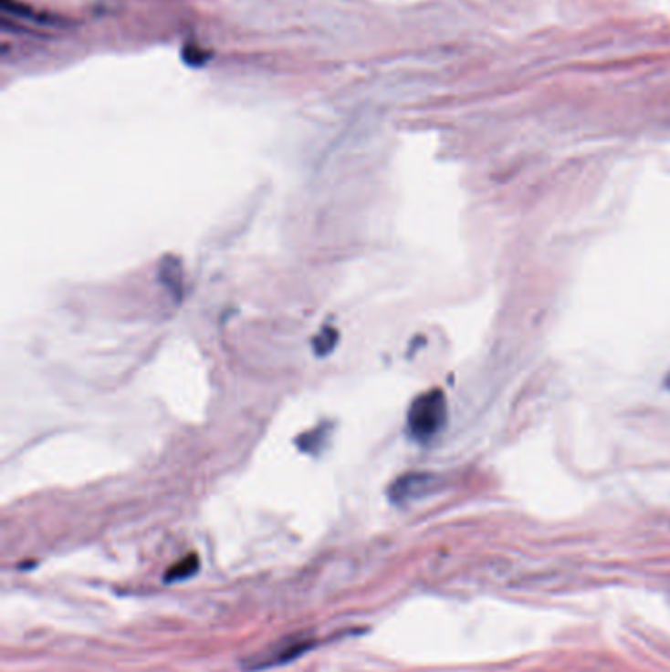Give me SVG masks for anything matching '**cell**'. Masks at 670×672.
<instances>
[{
    "instance_id": "6da1fadb",
    "label": "cell",
    "mask_w": 670,
    "mask_h": 672,
    "mask_svg": "<svg viewBox=\"0 0 670 672\" xmlns=\"http://www.w3.org/2000/svg\"><path fill=\"white\" fill-rule=\"evenodd\" d=\"M446 399L441 389L424 391L411 403L407 413L409 435L419 442H429L441 433L446 425Z\"/></svg>"
},
{
    "instance_id": "7a4b0ae2",
    "label": "cell",
    "mask_w": 670,
    "mask_h": 672,
    "mask_svg": "<svg viewBox=\"0 0 670 672\" xmlns=\"http://www.w3.org/2000/svg\"><path fill=\"white\" fill-rule=\"evenodd\" d=\"M313 646H317V639L309 637V636H293V637L279 639L274 645L266 646L264 651L248 656L246 663H244V670L257 672V670H267V668H276L281 665L293 663L295 658L303 656L305 653L311 651Z\"/></svg>"
},
{
    "instance_id": "3957f363",
    "label": "cell",
    "mask_w": 670,
    "mask_h": 672,
    "mask_svg": "<svg viewBox=\"0 0 670 672\" xmlns=\"http://www.w3.org/2000/svg\"><path fill=\"white\" fill-rule=\"evenodd\" d=\"M431 481L433 480L427 474H405L393 481V486L390 490V498L395 503L414 501L429 491Z\"/></svg>"
},
{
    "instance_id": "277c9868",
    "label": "cell",
    "mask_w": 670,
    "mask_h": 672,
    "mask_svg": "<svg viewBox=\"0 0 670 672\" xmlns=\"http://www.w3.org/2000/svg\"><path fill=\"white\" fill-rule=\"evenodd\" d=\"M183 265L175 256H165L160 264V282L175 299L183 294Z\"/></svg>"
},
{
    "instance_id": "5b68a950",
    "label": "cell",
    "mask_w": 670,
    "mask_h": 672,
    "mask_svg": "<svg viewBox=\"0 0 670 672\" xmlns=\"http://www.w3.org/2000/svg\"><path fill=\"white\" fill-rule=\"evenodd\" d=\"M199 570V556L197 554H187L182 561H177L170 570L165 573V582H183L197 574Z\"/></svg>"
},
{
    "instance_id": "8992f818",
    "label": "cell",
    "mask_w": 670,
    "mask_h": 672,
    "mask_svg": "<svg viewBox=\"0 0 670 672\" xmlns=\"http://www.w3.org/2000/svg\"><path fill=\"white\" fill-rule=\"evenodd\" d=\"M327 440H329V429L327 427H319V429H313L309 430V433H305L303 437L298 439V445L303 452H309V454H319L320 450H323L327 447Z\"/></svg>"
},
{
    "instance_id": "52a82bcc",
    "label": "cell",
    "mask_w": 670,
    "mask_h": 672,
    "mask_svg": "<svg viewBox=\"0 0 670 672\" xmlns=\"http://www.w3.org/2000/svg\"><path fill=\"white\" fill-rule=\"evenodd\" d=\"M339 342V331L334 326H323L313 338V350L317 357H327Z\"/></svg>"
},
{
    "instance_id": "ba28073f",
    "label": "cell",
    "mask_w": 670,
    "mask_h": 672,
    "mask_svg": "<svg viewBox=\"0 0 670 672\" xmlns=\"http://www.w3.org/2000/svg\"><path fill=\"white\" fill-rule=\"evenodd\" d=\"M182 56H183V61L187 63V66H191V67H201L211 57L209 52H204V49H201L195 44H185Z\"/></svg>"
}]
</instances>
